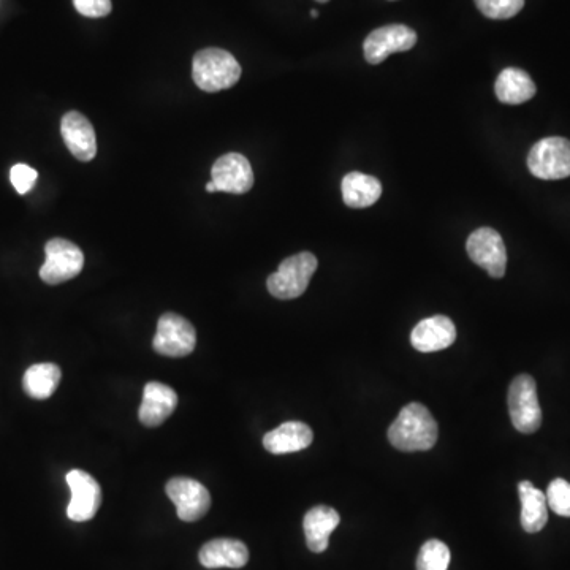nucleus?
<instances>
[{
  "label": "nucleus",
  "mask_w": 570,
  "mask_h": 570,
  "mask_svg": "<svg viewBox=\"0 0 570 570\" xmlns=\"http://www.w3.org/2000/svg\"><path fill=\"white\" fill-rule=\"evenodd\" d=\"M532 176L547 181L569 178L570 141L563 137H548L537 141L528 156Z\"/></svg>",
  "instance_id": "5"
},
{
  "label": "nucleus",
  "mask_w": 570,
  "mask_h": 570,
  "mask_svg": "<svg viewBox=\"0 0 570 570\" xmlns=\"http://www.w3.org/2000/svg\"><path fill=\"white\" fill-rule=\"evenodd\" d=\"M547 504L556 515L570 517V482L555 479L548 485Z\"/></svg>",
  "instance_id": "25"
},
{
  "label": "nucleus",
  "mask_w": 570,
  "mask_h": 570,
  "mask_svg": "<svg viewBox=\"0 0 570 570\" xmlns=\"http://www.w3.org/2000/svg\"><path fill=\"white\" fill-rule=\"evenodd\" d=\"M206 192H209V194H213V192H217L216 186H214L213 181H209V183L206 184Z\"/></svg>",
  "instance_id": "28"
},
{
  "label": "nucleus",
  "mask_w": 570,
  "mask_h": 570,
  "mask_svg": "<svg viewBox=\"0 0 570 570\" xmlns=\"http://www.w3.org/2000/svg\"><path fill=\"white\" fill-rule=\"evenodd\" d=\"M342 198L349 208L363 209L373 206L382 195V184L374 176L352 171L341 183Z\"/></svg>",
  "instance_id": "20"
},
{
  "label": "nucleus",
  "mask_w": 570,
  "mask_h": 570,
  "mask_svg": "<svg viewBox=\"0 0 570 570\" xmlns=\"http://www.w3.org/2000/svg\"><path fill=\"white\" fill-rule=\"evenodd\" d=\"M176 406H178V395L173 388L160 382H149L143 392L138 417L143 425L156 428L175 412Z\"/></svg>",
  "instance_id": "15"
},
{
  "label": "nucleus",
  "mask_w": 570,
  "mask_h": 570,
  "mask_svg": "<svg viewBox=\"0 0 570 570\" xmlns=\"http://www.w3.org/2000/svg\"><path fill=\"white\" fill-rule=\"evenodd\" d=\"M437 422L423 404L404 406L388 428V441L401 452H423L433 449L437 441Z\"/></svg>",
  "instance_id": "1"
},
{
  "label": "nucleus",
  "mask_w": 570,
  "mask_h": 570,
  "mask_svg": "<svg viewBox=\"0 0 570 570\" xmlns=\"http://www.w3.org/2000/svg\"><path fill=\"white\" fill-rule=\"evenodd\" d=\"M211 181L216 186L217 192L246 194L254 186V171L243 154L228 152L214 162L211 168Z\"/></svg>",
  "instance_id": "11"
},
{
  "label": "nucleus",
  "mask_w": 570,
  "mask_h": 570,
  "mask_svg": "<svg viewBox=\"0 0 570 570\" xmlns=\"http://www.w3.org/2000/svg\"><path fill=\"white\" fill-rule=\"evenodd\" d=\"M311 16L312 18H317V16H319V12H317V10H311Z\"/></svg>",
  "instance_id": "29"
},
{
  "label": "nucleus",
  "mask_w": 570,
  "mask_h": 570,
  "mask_svg": "<svg viewBox=\"0 0 570 570\" xmlns=\"http://www.w3.org/2000/svg\"><path fill=\"white\" fill-rule=\"evenodd\" d=\"M64 143L80 162H91L97 156V137L91 121L78 111H69L61 121Z\"/></svg>",
  "instance_id": "13"
},
{
  "label": "nucleus",
  "mask_w": 570,
  "mask_h": 570,
  "mask_svg": "<svg viewBox=\"0 0 570 570\" xmlns=\"http://www.w3.org/2000/svg\"><path fill=\"white\" fill-rule=\"evenodd\" d=\"M317 2H320V4H327L330 0H317Z\"/></svg>",
  "instance_id": "30"
},
{
  "label": "nucleus",
  "mask_w": 570,
  "mask_h": 570,
  "mask_svg": "<svg viewBox=\"0 0 570 570\" xmlns=\"http://www.w3.org/2000/svg\"><path fill=\"white\" fill-rule=\"evenodd\" d=\"M67 483L72 491V499L67 507L70 520L78 523L92 520L102 504V488L99 482L88 472L73 469L67 474Z\"/></svg>",
  "instance_id": "12"
},
{
  "label": "nucleus",
  "mask_w": 570,
  "mask_h": 570,
  "mask_svg": "<svg viewBox=\"0 0 570 570\" xmlns=\"http://www.w3.org/2000/svg\"><path fill=\"white\" fill-rule=\"evenodd\" d=\"M339 521L341 517L335 509L328 506L312 507L303 520L304 536L309 550L314 553L327 550L331 532L338 528Z\"/></svg>",
  "instance_id": "18"
},
{
  "label": "nucleus",
  "mask_w": 570,
  "mask_h": 570,
  "mask_svg": "<svg viewBox=\"0 0 570 570\" xmlns=\"http://www.w3.org/2000/svg\"><path fill=\"white\" fill-rule=\"evenodd\" d=\"M76 12L81 13L88 18H103V16L110 15L111 0H73Z\"/></svg>",
  "instance_id": "27"
},
{
  "label": "nucleus",
  "mask_w": 570,
  "mask_h": 570,
  "mask_svg": "<svg viewBox=\"0 0 570 570\" xmlns=\"http://www.w3.org/2000/svg\"><path fill=\"white\" fill-rule=\"evenodd\" d=\"M316 255L311 252H300L292 255L279 265L278 271L271 274L266 287L274 298L293 300L306 292L312 276L317 271Z\"/></svg>",
  "instance_id": "3"
},
{
  "label": "nucleus",
  "mask_w": 570,
  "mask_h": 570,
  "mask_svg": "<svg viewBox=\"0 0 570 570\" xmlns=\"http://www.w3.org/2000/svg\"><path fill=\"white\" fill-rule=\"evenodd\" d=\"M312 439H314V434L306 423L287 422L265 434L263 447L273 455H285V453L308 449L312 444Z\"/></svg>",
  "instance_id": "17"
},
{
  "label": "nucleus",
  "mask_w": 570,
  "mask_h": 570,
  "mask_svg": "<svg viewBox=\"0 0 570 570\" xmlns=\"http://www.w3.org/2000/svg\"><path fill=\"white\" fill-rule=\"evenodd\" d=\"M241 73L240 62L221 48H205L194 56L192 78L202 91L219 92L233 88L240 81Z\"/></svg>",
  "instance_id": "2"
},
{
  "label": "nucleus",
  "mask_w": 570,
  "mask_h": 570,
  "mask_svg": "<svg viewBox=\"0 0 570 570\" xmlns=\"http://www.w3.org/2000/svg\"><path fill=\"white\" fill-rule=\"evenodd\" d=\"M466 251L472 262L487 270L491 278L501 279L506 274V244L494 228H477L468 238Z\"/></svg>",
  "instance_id": "8"
},
{
  "label": "nucleus",
  "mask_w": 570,
  "mask_h": 570,
  "mask_svg": "<svg viewBox=\"0 0 570 570\" xmlns=\"http://www.w3.org/2000/svg\"><path fill=\"white\" fill-rule=\"evenodd\" d=\"M494 91L498 95L499 102L520 105L531 100L536 95L537 88L525 70L510 67L499 73Z\"/></svg>",
  "instance_id": "21"
},
{
  "label": "nucleus",
  "mask_w": 570,
  "mask_h": 570,
  "mask_svg": "<svg viewBox=\"0 0 570 570\" xmlns=\"http://www.w3.org/2000/svg\"><path fill=\"white\" fill-rule=\"evenodd\" d=\"M38 173L26 164H16L10 171V181L18 194L24 195L34 187Z\"/></svg>",
  "instance_id": "26"
},
{
  "label": "nucleus",
  "mask_w": 570,
  "mask_h": 570,
  "mask_svg": "<svg viewBox=\"0 0 570 570\" xmlns=\"http://www.w3.org/2000/svg\"><path fill=\"white\" fill-rule=\"evenodd\" d=\"M449 564L450 550L441 540H428L420 548L417 556V570H447Z\"/></svg>",
  "instance_id": "23"
},
{
  "label": "nucleus",
  "mask_w": 570,
  "mask_h": 570,
  "mask_svg": "<svg viewBox=\"0 0 570 570\" xmlns=\"http://www.w3.org/2000/svg\"><path fill=\"white\" fill-rule=\"evenodd\" d=\"M167 496L176 506L179 520H200L208 513L211 507V494L205 485L187 477H175L167 483Z\"/></svg>",
  "instance_id": "9"
},
{
  "label": "nucleus",
  "mask_w": 570,
  "mask_h": 570,
  "mask_svg": "<svg viewBox=\"0 0 570 570\" xmlns=\"http://www.w3.org/2000/svg\"><path fill=\"white\" fill-rule=\"evenodd\" d=\"M482 15L490 19H509L525 7V0H475Z\"/></svg>",
  "instance_id": "24"
},
{
  "label": "nucleus",
  "mask_w": 570,
  "mask_h": 570,
  "mask_svg": "<svg viewBox=\"0 0 570 570\" xmlns=\"http://www.w3.org/2000/svg\"><path fill=\"white\" fill-rule=\"evenodd\" d=\"M46 260L40 268V278L50 285L70 281L81 273L84 254L80 247L64 238H53L45 246Z\"/></svg>",
  "instance_id": "7"
},
{
  "label": "nucleus",
  "mask_w": 570,
  "mask_h": 570,
  "mask_svg": "<svg viewBox=\"0 0 570 570\" xmlns=\"http://www.w3.org/2000/svg\"><path fill=\"white\" fill-rule=\"evenodd\" d=\"M417 34L411 27L404 24H390L379 27L366 37L365 59L369 64L377 65L384 62L390 54L404 53L414 48Z\"/></svg>",
  "instance_id": "10"
},
{
  "label": "nucleus",
  "mask_w": 570,
  "mask_h": 570,
  "mask_svg": "<svg viewBox=\"0 0 570 570\" xmlns=\"http://www.w3.org/2000/svg\"><path fill=\"white\" fill-rule=\"evenodd\" d=\"M198 559L206 569H241L249 561V550L241 540L214 539L203 545Z\"/></svg>",
  "instance_id": "16"
},
{
  "label": "nucleus",
  "mask_w": 570,
  "mask_h": 570,
  "mask_svg": "<svg viewBox=\"0 0 570 570\" xmlns=\"http://www.w3.org/2000/svg\"><path fill=\"white\" fill-rule=\"evenodd\" d=\"M509 412L515 430L520 433H536L542 425L536 380L529 374H520L512 380L509 388Z\"/></svg>",
  "instance_id": "4"
},
{
  "label": "nucleus",
  "mask_w": 570,
  "mask_h": 570,
  "mask_svg": "<svg viewBox=\"0 0 570 570\" xmlns=\"http://www.w3.org/2000/svg\"><path fill=\"white\" fill-rule=\"evenodd\" d=\"M62 373L54 363H38L27 369L23 377L24 392L34 399H46L53 396L61 384Z\"/></svg>",
  "instance_id": "22"
},
{
  "label": "nucleus",
  "mask_w": 570,
  "mask_h": 570,
  "mask_svg": "<svg viewBox=\"0 0 570 570\" xmlns=\"http://www.w3.org/2000/svg\"><path fill=\"white\" fill-rule=\"evenodd\" d=\"M197 344L194 325L175 312H167L157 323L152 347L164 357L181 358L192 354Z\"/></svg>",
  "instance_id": "6"
},
{
  "label": "nucleus",
  "mask_w": 570,
  "mask_h": 570,
  "mask_svg": "<svg viewBox=\"0 0 570 570\" xmlns=\"http://www.w3.org/2000/svg\"><path fill=\"white\" fill-rule=\"evenodd\" d=\"M456 339L455 323L445 316L428 317L415 325L411 342L422 354H433L452 346Z\"/></svg>",
  "instance_id": "14"
},
{
  "label": "nucleus",
  "mask_w": 570,
  "mask_h": 570,
  "mask_svg": "<svg viewBox=\"0 0 570 570\" xmlns=\"http://www.w3.org/2000/svg\"><path fill=\"white\" fill-rule=\"evenodd\" d=\"M518 493L521 501V526L529 534L542 531L548 521L547 496L529 480L518 483Z\"/></svg>",
  "instance_id": "19"
}]
</instances>
